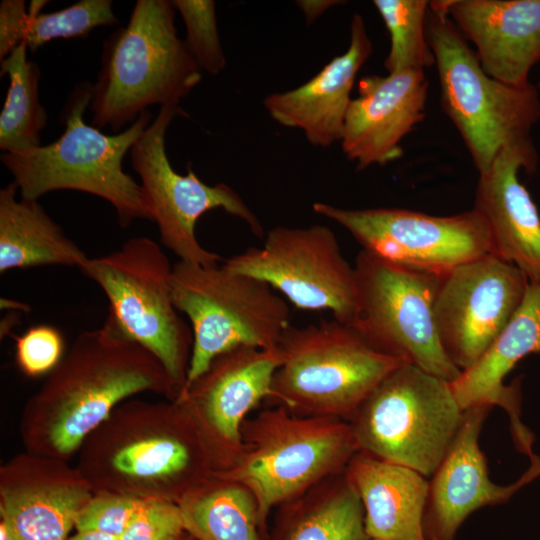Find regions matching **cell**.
<instances>
[{"instance_id": "obj_1", "label": "cell", "mask_w": 540, "mask_h": 540, "mask_svg": "<svg viewBox=\"0 0 540 540\" xmlns=\"http://www.w3.org/2000/svg\"><path fill=\"white\" fill-rule=\"evenodd\" d=\"M143 391L178 397L161 362L107 315L100 328L76 337L28 401L22 422L27 446L40 456L70 455L122 400Z\"/></svg>"}, {"instance_id": "obj_2", "label": "cell", "mask_w": 540, "mask_h": 540, "mask_svg": "<svg viewBox=\"0 0 540 540\" xmlns=\"http://www.w3.org/2000/svg\"><path fill=\"white\" fill-rule=\"evenodd\" d=\"M81 446L78 470L95 495L179 503L215 472L194 418L177 400L118 405Z\"/></svg>"}, {"instance_id": "obj_3", "label": "cell", "mask_w": 540, "mask_h": 540, "mask_svg": "<svg viewBox=\"0 0 540 540\" xmlns=\"http://www.w3.org/2000/svg\"><path fill=\"white\" fill-rule=\"evenodd\" d=\"M169 0H137L129 21L103 43L101 68L91 89L92 125L114 134L150 106H179L202 71L177 34Z\"/></svg>"}, {"instance_id": "obj_4", "label": "cell", "mask_w": 540, "mask_h": 540, "mask_svg": "<svg viewBox=\"0 0 540 540\" xmlns=\"http://www.w3.org/2000/svg\"><path fill=\"white\" fill-rule=\"evenodd\" d=\"M92 84L79 83L61 114L65 126L54 142L21 152H3L0 159L17 184L21 198L38 200L57 190H75L103 198L125 228L151 216L140 183L124 172L122 163L134 143L152 122L144 111L124 131L108 135L84 121Z\"/></svg>"}, {"instance_id": "obj_5", "label": "cell", "mask_w": 540, "mask_h": 540, "mask_svg": "<svg viewBox=\"0 0 540 540\" xmlns=\"http://www.w3.org/2000/svg\"><path fill=\"white\" fill-rule=\"evenodd\" d=\"M241 442L234 462L213 475L252 494L260 527L274 507L342 473L359 451L347 420L298 415L281 405L247 418Z\"/></svg>"}, {"instance_id": "obj_6", "label": "cell", "mask_w": 540, "mask_h": 540, "mask_svg": "<svg viewBox=\"0 0 540 540\" xmlns=\"http://www.w3.org/2000/svg\"><path fill=\"white\" fill-rule=\"evenodd\" d=\"M426 32L443 110L478 173L486 172L503 149L533 143L530 132L540 119L536 85L514 86L489 76L436 1H429Z\"/></svg>"}, {"instance_id": "obj_7", "label": "cell", "mask_w": 540, "mask_h": 540, "mask_svg": "<svg viewBox=\"0 0 540 540\" xmlns=\"http://www.w3.org/2000/svg\"><path fill=\"white\" fill-rule=\"evenodd\" d=\"M271 401L303 416L349 420L395 369L409 363L374 348L336 319L290 325L278 345Z\"/></svg>"}, {"instance_id": "obj_8", "label": "cell", "mask_w": 540, "mask_h": 540, "mask_svg": "<svg viewBox=\"0 0 540 540\" xmlns=\"http://www.w3.org/2000/svg\"><path fill=\"white\" fill-rule=\"evenodd\" d=\"M171 292L177 310L188 317L193 335L184 388L229 350L277 348L291 325L287 302L270 285L223 264L176 262Z\"/></svg>"}, {"instance_id": "obj_9", "label": "cell", "mask_w": 540, "mask_h": 540, "mask_svg": "<svg viewBox=\"0 0 540 540\" xmlns=\"http://www.w3.org/2000/svg\"><path fill=\"white\" fill-rule=\"evenodd\" d=\"M463 416L450 382L405 363L373 390L348 422L359 451L430 477Z\"/></svg>"}, {"instance_id": "obj_10", "label": "cell", "mask_w": 540, "mask_h": 540, "mask_svg": "<svg viewBox=\"0 0 540 540\" xmlns=\"http://www.w3.org/2000/svg\"><path fill=\"white\" fill-rule=\"evenodd\" d=\"M79 269L106 295L108 316L120 331L161 362L179 396L193 335L174 305L173 265L161 247L148 237H132L116 251L88 258Z\"/></svg>"}, {"instance_id": "obj_11", "label": "cell", "mask_w": 540, "mask_h": 540, "mask_svg": "<svg viewBox=\"0 0 540 540\" xmlns=\"http://www.w3.org/2000/svg\"><path fill=\"white\" fill-rule=\"evenodd\" d=\"M357 310L352 325L377 350L448 382L461 371L446 355L435 326L441 275L398 264L365 250L354 263Z\"/></svg>"}, {"instance_id": "obj_12", "label": "cell", "mask_w": 540, "mask_h": 540, "mask_svg": "<svg viewBox=\"0 0 540 540\" xmlns=\"http://www.w3.org/2000/svg\"><path fill=\"white\" fill-rule=\"evenodd\" d=\"M177 116L188 117L180 106H161L156 118L130 150L131 166L140 177V186L151 216L157 224L162 244L179 261L213 266L223 259L205 249L197 240L195 227L206 212L221 208L244 221L257 236H263L259 219L240 195L224 183L208 185L187 165V173L176 172L166 153V131Z\"/></svg>"}, {"instance_id": "obj_13", "label": "cell", "mask_w": 540, "mask_h": 540, "mask_svg": "<svg viewBox=\"0 0 540 540\" xmlns=\"http://www.w3.org/2000/svg\"><path fill=\"white\" fill-rule=\"evenodd\" d=\"M259 279L302 310L331 311L352 324L357 310L354 266L344 258L333 231L325 225L276 226L261 248H249L222 263Z\"/></svg>"}, {"instance_id": "obj_14", "label": "cell", "mask_w": 540, "mask_h": 540, "mask_svg": "<svg viewBox=\"0 0 540 540\" xmlns=\"http://www.w3.org/2000/svg\"><path fill=\"white\" fill-rule=\"evenodd\" d=\"M313 210L344 227L362 250L437 275L494 253L489 226L474 208L433 216L399 208L345 209L316 202Z\"/></svg>"}, {"instance_id": "obj_15", "label": "cell", "mask_w": 540, "mask_h": 540, "mask_svg": "<svg viewBox=\"0 0 540 540\" xmlns=\"http://www.w3.org/2000/svg\"><path fill=\"white\" fill-rule=\"evenodd\" d=\"M529 280L494 253L440 276L434 320L441 345L463 371L472 366L521 305Z\"/></svg>"}, {"instance_id": "obj_16", "label": "cell", "mask_w": 540, "mask_h": 540, "mask_svg": "<svg viewBox=\"0 0 540 540\" xmlns=\"http://www.w3.org/2000/svg\"><path fill=\"white\" fill-rule=\"evenodd\" d=\"M279 365L278 348L237 347L217 356L175 399L194 418L215 472L227 469L240 453L242 425L263 399H271Z\"/></svg>"}, {"instance_id": "obj_17", "label": "cell", "mask_w": 540, "mask_h": 540, "mask_svg": "<svg viewBox=\"0 0 540 540\" xmlns=\"http://www.w3.org/2000/svg\"><path fill=\"white\" fill-rule=\"evenodd\" d=\"M491 408L480 405L464 410L462 424L431 476L424 516L426 540H454L460 525L475 510L507 502L540 476V456L534 454L516 482L500 486L490 480L479 436Z\"/></svg>"}, {"instance_id": "obj_18", "label": "cell", "mask_w": 540, "mask_h": 540, "mask_svg": "<svg viewBox=\"0 0 540 540\" xmlns=\"http://www.w3.org/2000/svg\"><path fill=\"white\" fill-rule=\"evenodd\" d=\"M93 491L58 458L21 456L1 470L0 511L18 540H66Z\"/></svg>"}, {"instance_id": "obj_19", "label": "cell", "mask_w": 540, "mask_h": 540, "mask_svg": "<svg viewBox=\"0 0 540 540\" xmlns=\"http://www.w3.org/2000/svg\"><path fill=\"white\" fill-rule=\"evenodd\" d=\"M427 94L424 70L360 78L340 141L344 155L358 169L399 159L402 140L425 117Z\"/></svg>"}, {"instance_id": "obj_20", "label": "cell", "mask_w": 540, "mask_h": 540, "mask_svg": "<svg viewBox=\"0 0 540 540\" xmlns=\"http://www.w3.org/2000/svg\"><path fill=\"white\" fill-rule=\"evenodd\" d=\"M491 77L514 86L530 83L540 61V0H436Z\"/></svg>"}, {"instance_id": "obj_21", "label": "cell", "mask_w": 540, "mask_h": 540, "mask_svg": "<svg viewBox=\"0 0 540 540\" xmlns=\"http://www.w3.org/2000/svg\"><path fill=\"white\" fill-rule=\"evenodd\" d=\"M533 143L507 147L479 174L474 209L487 222L494 254L517 266L529 283H540V215L518 173L536 170Z\"/></svg>"}, {"instance_id": "obj_22", "label": "cell", "mask_w": 540, "mask_h": 540, "mask_svg": "<svg viewBox=\"0 0 540 540\" xmlns=\"http://www.w3.org/2000/svg\"><path fill=\"white\" fill-rule=\"evenodd\" d=\"M372 51L364 19L355 13L347 50L299 87L268 95L265 109L282 126L301 129L313 146L329 147L341 141L357 73Z\"/></svg>"}, {"instance_id": "obj_23", "label": "cell", "mask_w": 540, "mask_h": 540, "mask_svg": "<svg viewBox=\"0 0 540 540\" xmlns=\"http://www.w3.org/2000/svg\"><path fill=\"white\" fill-rule=\"evenodd\" d=\"M540 352V283H529L524 299L508 324L487 350L469 368L450 382L463 410L474 406L498 405L507 412L518 449L528 455L533 436L520 420V383L503 381L516 363Z\"/></svg>"}, {"instance_id": "obj_24", "label": "cell", "mask_w": 540, "mask_h": 540, "mask_svg": "<svg viewBox=\"0 0 540 540\" xmlns=\"http://www.w3.org/2000/svg\"><path fill=\"white\" fill-rule=\"evenodd\" d=\"M345 474L362 502L370 539L426 540L429 481L424 475L362 451L349 461Z\"/></svg>"}, {"instance_id": "obj_25", "label": "cell", "mask_w": 540, "mask_h": 540, "mask_svg": "<svg viewBox=\"0 0 540 540\" xmlns=\"http://www.w3.org/2000/svg\"><path fill=\"white\" fill-rule=\"evenodd\" d=\"M17 191L14 181L0 189V273L45 265L80 268L86 253L38 200H18Z\"/></svg>"}, {"instance_id": "obj_26", "label": "cell", "mask_w": 540, "mask_h": 540, "mask_svg": "<svg viewBox=\"0 0 540 540\" xmlns=\"http://www.w3.org/2000/svg\"><path fill=\"white\" fill-rule=\"evenodd\" d=\"M178 504L197 540H261L255 499L238 483L213 475Z\"/></svg>"}, {"instance_id": "obj_27", "label": "cell", "mask_w": 540, "mask_h": 540, "mask_svg": "<svg viewBox=\"0 0 540 540\" xmlns=\"http://www.w3.org/2000/svg\"><path fill=\"white\" fill-rule=\"evenodd\" d=\"M301 496L306 503L303 512L284 540H371L362 502L345 471Z\"/></svg>"}, {"instance_id": "obj_28", "label": "cell", "mask_w": 540, "mask_h": 540, "mask_svg": "<svg viewBox=\"0 0 540 540\" xmlns=\"http://www.w3.org/2000/svg\"><path fill=\"white\" fill-rule=\"evenodd\" d=\"M27 45L21 43L0 61V75L9 86L0 114V149L21 152L40 146V132L47 124V113L39 102V66L27 57Z\"/></svg>"}, {"instance_id": "obj_29", "label": "cell", "mask_w": 540, "mask_h": 540, "mask_svg": "<svg viewBox=\"0 0 540 540\" xmlns=\"http://www.w3.org/2000/svg\"><path fill=\"white\" fill-rule=\"evenodd\" d=\"M373 5L390 36V49L384 62L388 73L425 71L435 65L426 32L429 1L374 0Z\"/></svg>"}, {"instance_id": "obj_30", "label": "cell", "mask_w": 540, "mask_h": 540, "mask_svg": "<svg viewBox=\"0 0 540 540\" xmlns=\"http://www.w3.org/2000/svg\"><path fill=\"white\" fill-rule=\"evenodd\" d=\"M48 3L32 0L28 6L24 42L29 52L54 39L85 38L101 26L118 24L111 0H80L72 5L49 13H43Z\"/></svg>"}, {"instance_id": "obj_31", "label": "cell", "mask_w": 540, "mask_h": 540, "mask_svg": "<svg viewBox=\"0 0 540 540\" xmlns=\"http://www.w3.org/2000/svg\"><path fill=\"white\" fill-rule=\"evenodd\" d=\"M186 27L184 39L192 57L201 69L218 75L226 65L217 29L216 4L212 0H173Z\"/></svg>"}, {"instance_id": "obj_32", "label": "cell", "mask_w": 540, "mask_h": 540, "mask_svg": "<svg viewBox=\"0 0 540 540\" xmlns=\"http://www.w3.org/2000/svg\"><path fill=\"white\" fill-rule=\"evenodd\" d=\"M147 499L96 494L79 513L77 531H95L120 539Z\"/></svg>"}, {"instance_id": "obj_33", "label": "cell", "mask_w": 540, "mask_h": 540, "mask_svg": "<svg viewBox=\"0 0 540 540\" xmlns=\"http://www.w3.org/2000/svg\"><path fill=\"white\" fill-rule=\"evenodd\" d=\"M64 340L52 325L40 324L16 338V359L28 376L50 373L62 360Z\"/></svg>"}, {"instance_id": "obj_34", "label": "cell", "mask_w": 540, "mask_h": 540, "mask_svg": "<svg viewBox=\"0 0 540 540\" xmlns=\"http://www.w3.org/2000/svg\"><path fill=\"white\" fill-rule=\"evenodd\" d=\"M183 531L178 503L147 499L119 540H179Z\"/></svg>"}, {"instance_id": "obj_35", "label": "cell", "mask_w": 540, "mask_h": 540, "mask_svg": "<svg viewBox=\"0 0 540 540\" xmlns=\"http://www.w3.org/2000/svg\"><path fill=\"white\" fill-rule=\"evenodd\" d=\"M28 8L24 0L0 3V61L24 42Z\"/></svg>"}, {"instance_id": "obj_36", "label": "cell", "mask_w": 540, "mask_h": 540, "mask_svg": "<svg viewBox=\"0 0 540 540\" xmlns=\"http://www.w3.org/2000/svg\"><path fill=\"white\" fill-rule=\"evenodd\" d=\"M296 3L304 13L307 24H311L329 8L344 2L337 0H301Z\"/></svg>"}, {"instance_id": "obj_37", "label": "cell", "mask_w": 540, "mask_h": 540, "mask_svg": "<svg viewBox=\"0 0 540 540\" xmlns=\"http://www.w3.org/2000/svg\"><path fill=\"white\" fill-rule=\"evenodd\" d=\"M69 540H119L110 535L95 531H77V534Z\"/></svg>"}, {"instance_id": "obj_38", "label": "cell", "mask_w": 540, "mask_h": 540, "mask_svg": "<svg viewBox=\"0 0 540 540\" xmlns=\"http://www.w3.org/2000/svg\"><path fill=\"white\" fill-rule=\"evenodd\" d=\"M0 540H18L13 531L3 521L0 523Z\"/></svg>"}, {"instance_id": "obj_39", "label": "cell", "mask_w": 540, "mask_h": 540, "mask_svg": "<svg viewBox=\"0 0 540 540\" xmlns=\"http://www.w3.org/2000/svg\"><path fill=\"white\" fill-rule=\"evenodd\" d=\"M536 87H537V89H538L539 92H540V76H539V80H538V83H537Z\"/></svg>"}, {"instance_id": "obj_40", "label": "cell", "mask_w": 540, "mask_h": 540, "mask_svg": "<svg viewBox=\"0 0 540 540\" xmlns=\"http://www.w3.org/2000/svg\"><path fill=\"white\" fill-rule=\"evenodd\" d=\"M371 540H373V539H371Z\"/></svg>"}, {"instance_id": "obj_41", "label": "cell", "mask_w": 540, "mask_h": 540, "mask_svg": "<svg viewBox=\"0 0 540 540\" xmlns=\"http://www.w3.org/2000/svg\"><path fill=\"white\" fill-rule=\"evenodd\" d=\"M180 540V539H179Z\"/></svg>"}]
</instances>
